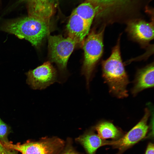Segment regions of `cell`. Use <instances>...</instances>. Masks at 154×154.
Returning <instances> with one entry per match:
<instances>
[{
  "label": "cell",
  "instance_id": "5b68a950",
  "mask_svg": "<svg viewBox=\"0 0 154 154\" xmlns=\"http://www.w3.org/2000/svg\"><path fill=\"white\" fill-rule=\"evenodd\" d=\"M49 55L52 61L56 63L60 70H65L68 59L76 43L72 39L62 35H48Z\"/></svg>",
  "mask_w": 154,
  "mask_h": 154
},
{
  "label": "cell",
  "instance_id": "ac0fdd59",
  "mask_svg": "<svg viewBox=\"0 0 154 154\" xmlns=\"http://www.w3.org/2000/svg\"><path fill=\"white\" fill-rule=\"evenodd\" d=\"M145 154H154V145L149 143L148 145Z\"/></svg>",
  "mask_w": 154,
  "mask_h": 154
},
{
  "label": "cell",
  "instance_id": "5bb4252c",
  "mask_svg": "<svg viewBox=\"0 0 154 154\" xmlns=\"http://www.w3.org/2000/svg\"><path fill=\"white\" fill-rule=\"evenodd\" d=\"M129 0H87L96 7H98L100 11L109 9L114 7L122 6Z\"/></svg>",
  "mask_w": 154,
  "mask_h": 154
},
{
  "label": "cell",
  "instance_id": "277c9868",
  "mask_svg": "<svg viewBox=\"0 0 154 154\" xmlns=\"http://www.w3.org/2000/svg\"><path fill=\"white\" fill-rule=\"evenodd\" d=\"M0 142L6 148L21 154H59L65 144L63 140L56 137H44L37 141L28 140L22 144H14L9 141Z\"/></svg>",
  "mask_w": 154,
  "mask_h": 154
},
{
  "label": "cell",
  "instance_id": "7c38bea8",
  "mask_svg": "<svg viewBox=\"0 0 154 154\" xmlns=\"http://www.w3.org/2000/svg\"><path fill=\"white\" fill-rule=\"evenodd\" d=\"M93 128L97 131L98 135L104 140L111 139L113 140H116L120 138L124 135L121 129L108 121H101Z\"/></svg>",
  "mask_w": 154,
  "mask_h": 154
},
{
  "label": "cell",
  "instance_id": "9c48e42d",
  "mask_svg": "<svg viewBox=\"0 0 154 154\" xmlns=\"http://www.w3.org/2000/svg\"><path fill=\"white\" fill-rule=\"evenodd\" d=\"M91 25L72 12L66 25L68 37L74 41L77 44L82 45L89 33Z\"/></svg>",
  "mask_w": 154,
  "mask_h": 154
},
{
  "label": "cell",
  "instance_id": "8992f818",
  "mask_svg": "<svg viewBox=\"0 0 154 154\" xmlns=\"http://www.w3.org/2000/svg\"><path fill=\"white\" fill-rule=\"evenodd\" d=\"M150 115V111L145 108L143 117L135 125L120 138L111 141L110 145L118 150L117 154H122L145 137L148 130L147 121Z\"/></svg>",
  "mask_w": 154,
  "mask_h": 154
},
{
  "label": "cell",
  "instance_id": "ba28073f",
  "mask_svg": "<svg viewBox=\"0 0 154 154\" xmlns=\"http://www.w3.org/2000/svg\"><path fill=\"white\" fill-rule=\"evenodd\" d=\"M126 31L132 39L145 46L154 38L153 21H131L128 23Z\"/></svg>",
  "mask_w": 154,
  "mask_h": 154
},
{
  "label": "cell",
  "instance_id": "ffe728a7",
  "mask_svg": "<svg viewBox=\"0 0 154 154\" xmlns=\"http://www.w3.org/2000/svg\"><path fill=\"white\" fill-rule=\"evenodd\" d=\"M9 154H17L14 150H12L11 152Z\"/></svg>",
  "mask_w": 154,
  "mask_h": 154
},
{
  "label": "cell",
  "instance_id": "e0dca14e",
  "mask_svg": "<svg viewBox=\"0 0 154 154\" xmlns=\"http://www.w3.org/2000/svg\"><path fill=\"white\" fill-rule=\"evenodd\" d=\"M9 131L8 125L0 118V141H8L7 136Z\"/></svg>",
  "mask_w": 154,
  "mask_h": 154
},
{
  "label": "cell",
  "instance_id": "9a60e30c",
  "mask_svg": "<svg viewBox=\"0 0 154 154\" xmlns=\"http://www.w3.org/2000/svg\"><path fill=\"white\" fill-rule=\"evenodd\" d=\"M57 0H17L16 4H24L27 10L40 5L48 3L55 4Z\"/></svg>",
  "mask_w": 154,
  "mask_h": 154
},
{
  "label": "cell",
  "instance_id": "6da1fadb",
  "mask_svg": "<svg viewBox=\"0 0 154 154\" xmlns=\"http://www.w3.org/2000/svg\"><path fill=\"white\" fill-rule=\"evenodd\" d=\"M120 40V36L110 57L102 61V76L110 93L118 98H123L128 96L127 87L129 80L121 59Z\"/></svg>",
  "mask_w": 154,
  "mask_h": 154
},
{
  "label": "cell",
  "instance_id": "3957f363",
  "mask_svg": "<svg viewBox=\"0 0 154 154\" xmlns=\"http://www.w3.org/2000/svg\"><path fill=\"white\" fill-rule=\"evenodd\" d=\"M105 26L97 32L95 30L89 33L82 44L84 59L82 74L86 80L89 88L93 73L103 52V37Z\"/></svg>",
  "mask_w": 154,
  "mask_h": 154
},
{
  "label": "cell",
  "instance_id": "30bf717a",
  "mask_svg": "<svg viewBox=\"0 0 154 154\" xmlns=\"http://www.w3.org/2000/svg\"><path fill=\"white\" fill-rule=\"evenodd\" d=\"M154 63L152 62L138 70L131 93L136 96L141 91L154 86Z\"/></svg>",
  "mask_w": 154,
  "mask_h": 154
},
{
  "label": "cell",
  "instance_id": "52a82bcc",
  "mask_svg": "<svg viewBox=\"0 0 154 154\" xmlns=\"http://www.w3.org/2000/svg\"><path fill=\"white\" fill-rule=\"evenodd\" d=\"M27 83L33 89H44L56 82V72L49 62H46L27 73Z\"/></svg>",
  "mask_w": 154,
  "mask_h": 154
},
{
  "label": "cell",
  "instance_id": "8fae6325",
  "mask_svg": "<svg viewBox=\"0 0 154 154\" xmlns=\"http://www.w3.org/2000/svg\"><path fill=\"white\" fill-rule=\"evenodd\" d=\"M75 141L83 146L86 154H96L99 148L109 145L110 142L101 138L95 133L93 128L86 131L76 138Z\"/></svg>",
  "mask_w": 154,
  "mask_h": 154
},
{
  "label": "cell",
  "instance_id": "4fadbf2b",
  "mask_svg": "<svg viewBox=\"0 0 154 154\" xmlns=\"http://www.w3.org/2000/svg\"><path fill=\"white\" fill-rule=\"evenodd\" d=\"M73 12L91 25L95 16L99 13V10L98 8L88 2L79 5Z\"/></svg>",
  "mask_w": 154,
  "mask_h": 154
},
{
  "label": "cell",
  "instance_id": "d6986e66",
  "mask_svg": "<svg viewBox=\"0 0 154 154\" xmlns=\"http://www.w3.org/2000/svg\"><path fill=\"white\" fill-rule=\"evenodd\" d=\"M11 150L4 147L0 141V154H9Z\"/></svg>",
  "mask_w": 154,
  "mask_h": 154
},
{
  "label": "cell",
  "instance_id": "2e32d148",
  "mask_svg": "<svg viewBox=\"0 0 154 154\" xmlns=\"http://www.w3.org/2000/svg\"><path fill=\"white\" fill-rule=\"evenodd\" d=\"M72 143L71 139L68 138L64 147L59 154H80L74 149Z\"/></svg>",
  "mask_w": 154,
  "mask_h": 154
},
{
  "label": "cell",
  "instance_id": "7a4b0ae2",
  "mask_svg": "<svg viewBox=\"0 0 154 154\" xmlns=\"http://www.w3.org/2000/svg\"><path fill=\"white\" fill-rule=\"evenodd\" d=\"M49 22L28 16L6 22L2 30L24 38L37 47L49 32Z\"/></svg>",
  "mask_w": 154,
  "mask_h": 154
}]
</instances>
